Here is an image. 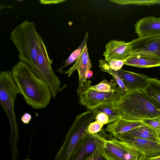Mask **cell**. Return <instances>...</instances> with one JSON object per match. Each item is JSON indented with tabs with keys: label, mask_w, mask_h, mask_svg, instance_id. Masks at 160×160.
Returning a JSON list of instances; mask_svg holds the SVG:
<instances>
[{
	"label": "cell",
	"mask_w": 160,
	"mask_h": 160,
	"mask_svg": "<svg viewBox=\"0 0 160 160\" xmlns=\"http://www.w3.org/2000/svg\"><path fill=\"white\" fill-rule=\"evenodd\" d=\"M143 91L146 93L155 108L160 112V80L157 78H150Z\"/></svg>",
	"instance_id": "cell-19"
},
{
	"label": "cell",
	"mask_w": 160,
	"mask_h": 160,
	"mask_svg": "<svg viewBox=\"0 0 160 160\" xmlns=\"http://www.w3.org/2000/svg\"><path fill=\"white\" fill-rule=\"evenodd\" d=\"M160 132L146 125H144L121 134L132 137L149 140L159 143Z\"/></svg>",
	"instance_id": "cell-18"
},
{
	"label": "cell",
	"mask_w": 160,
	"mask_h": 160,
	"mask_svg": "<svg viewBox=\"0 0 160 160\" xmlns=\"http://www.w3.org/2000/svg\"><path fill=\"white\" fill-rule=\"evenodd\" d=\"M134 26L138 37L160 34V17H144L139 20Z\"/></svg>",
	"instance_id": "cell-15"
},
{
	"label": "cell",
	"mask_w": 160,
	"mask_h": 160,
	"mask_svg": "<svg viewBox=\"0 0 160 160\" xmlns=\"http://www.w3.org/2000/svg\"><path fill=\"white\" fill-rule=\"evenodd\" d=\"M145 125L141 120H131L121 118L113 122L108 124L106 131L113 136L127 132L141 126Z\"/></svg>",
	"instance_id": "cell-16"
},
{
	"label": "cell",
	"mask_w": 160,
	"mask_h": 160,
	"mask_svg": "<svg viewBox=\"0 0 160 160\" xmlns=\"http://www.w3.org/2000/svg\"><path fill=\"white\" fill-rule=\"evenodd\" d=\"M103 150L107 160H132L139 152L115 137L106 140Z\"/></svg>",
	"instance_id": "cell-10"
},
{
	"label": "cell",
	"mask_w": 160,
	"mask_h": 160,
	"mask_svg": "<svg viewBox=\"0 0 160 160\" xmlns=\"http://www.w3.org/2000/svg\"><path fill=\"white\" fill-rule=\"evenodd\" d=\"M117 105H102L94 108L93 109L96 113L102 112L107 115L109 118V123H110L122 118L116 108Z\"/></svg>",
	"instance_id": "cell-20"
},
{
	"label": "cell",
	"mask_w": 160,
	"mask_h": 160,
	"mask_svg": "<svg viewBox=\"0 0 160 160\" xmlns=\"http://www.w3.org/2000/svg\"><path fill=\"white\" fill-rule=\"evenodd\" d=\"M103 53L105 60L117 59L124 60L132 53L131 42L112 39L105 46Z\"/></svg>",
	"instance_id": "cell-12"
},
{
	"label": "cell",
	"mask_w": 160,
	"mask_h": 160,
	"mask_svg": "<svg viewBox=\"0 0 160 160\" xmlns=\"http://www.w3.org/2000/svg\"><path fill=\"white\" fill-rule=\"evenodd\" d=\"M95 119L96 121L103 125L109 123V117L102 112L97 113Z\"/></svg>",
	"instance_id": "cell-28"
},
{
	"label": "cell",
	"mask_w": 160,
	"mask_h": 160,
	"mask_svg": "<svg viewBox=\"0 0 160 160\" xmlns=\"http://www.w3.org/2000/svg\"><path fill=\"white\" fill-rule=\"evenodd\" d=\"M29 160V159H26V160Z\"/></svg>",
	"instance_id": "cell-37"
},
{
	"label": "cell",
	"mask_w": 160,
	"mask_h": 160,
	"mask_svg": "<svg viewBox=\"0 0 160 160\" xmlns=\"http://www.w3.org/2000/svg\"><path fill=\"white\" fill-rule=\"evenodd\" d=\"M119 140L142 155L147 158L160 156V144L144 139L132 137L122 134L115 135Z\"/></svg>",
	"instance_id": "cell-9"
},
{
	"label": "cell",
	"mask_w": 160,
	"mask_h": 160,
	"mask_svg": "<svg viewBox=\"0 0 160 160\" xmlns=\"http://www.w3.org/2000/svg\"><path fill=\"white\" fill-rule=\"evenodd\" d=\"M31 114L28 113H25L22 116L21 120L24 123L28 124L31 121Z\"/></svg>",
	"instance_id": "cell-30"
},
{
	"label": "cell",
	"mask_w": 160,
	"mask_h": 160,
	"mask_svg": "<svg viewBox=\"0 0 160 160\" xmlns=\"http://www.w3.org/2000/svg\"><path fill=\"white\" fill-rule=\"evenodd\" d=\"M106 135L103 128L95 134H91L87 130L70 160H84L97 152L103 156Z\"/></svg>",
	"instance_id": "cell-8"
},
{
	"label": "cell",
	"mask_w": 160,
	"mask_h": 160,
	"mask_svg": "<svg viewBox=\"0 0 160 160\" xmlns=\"http://www.w3.org/2000/svg\"><path fill=\"white\" fill-rule=\"evenodd\" d=\"M16 1H18V2H22V1H23L24 0H16Z\"/></svg>",
	"instance_id": "cell-36"
},
{
	"label": "cell",
	"mask_w": 160,
	"mask_h": 160,
	"mask_svg": "<svg viewBox=\"0 0 160 160\" xmlns=\"http://www.w3.org/2000/svg\"><path fill=\"white\" fill-rule=\"evenodd\" d=\"M117 84L115 79H112L109 82L105 79L98 84L93 86H91L90 88L97 91L111 92L115 90Z\"/></svg>",
	"instance_id": "cell-23"
},
{
	"label": "cell",
	"mask_w": 160,
	"mask_h": 160,
	"mask_svg": "<svg viewBox=\"0 0 160 160\" xmlns=\"http://www.w3.org/2000/svg\"><path fill=\"white\" fill-rule=\"evenodd\" d=\"M51 64L46 46L40 36L38 53L35 66L32 68L37 70L43 76L49 86L52 97L55 98L59 90L61 82L59 78L54 72Z\"/></svg>",
	"instance_id": "cell-7"
},
{
	"label": "cell",
	"mask_w": 160,
	"mask_h": 160,
	"mask_svg": "<svg viewBox=\"0 0 160 160\" xmlns=\"http://www.w3.org/2000/svg\"><path fill=\"white\" fill-rule=\"evenodd\" d=\"M131 42L132 53L160 59V34L138 37Z\"/></svg>",
	"instance_id": "cell-11"
},
{
	"label": "cell",
	"mask_w": 160,
	"mask_h": 160,
	"mask_svg": "<svg viewBox=\"0 0 160 160\" xmlns=\"http://www.w3.org/2000/svg\"><path fill=\"white\" fill-rule=\"evenodd\" d=\"M88 35V33L87 32L84 36L82 43L77 49L71 53L68 58L65 61V64L57 70V71L60 73H64V72L62 70L63 68L78 60L82 54L85 47L87 45Z\"/></svg>",
	"instance_id": "cell-21"
},
{
	"label": "cell",
	"mask_w": 160,
	"mask_h": 160,
	"mask_svg": "<svg viewBox=\"0 0 160 160\" xmlns=\"http://www.w3.org/2000/svg\"><path fill=\"white\" fill-rule=\"evenodd\" d=\"M117 72L127 88V91H144L150 79L145 74L135 73L122 69Z\"/></svg>",
	"instance_id": "cell-14"
},
{
	"label": "cell",
	"mask_w": 160,
	"mask_h": 160,
	"mask_svg": "<svg viewBox=\"0 0 160 160\" xmlns=\"http://www.w3.org/2000/svg\"><path fill=\"white\" fill-rule=\"evenodd\" d=\"M96 114L93 109H89L76 117L54 160H70L88 126L95 119Z\"/></svg>",
	"instance_id": "cell-5"
},
{
	"label": "cell",
	"mask_w": 160,
	"mask_h": 160,
	"mask_svg": "<svg viewBox=\"0 0 160 160\" xmlns=\"http://www.w3.org/2000/svg\"><path fill=\"white\" fill-rule=\"evenodd\" d=\"M138 160H160V156L151 157L147 158L142 155Z\"/></svg>",
	"instance_id": "cell-32"
},
{
	"label": "cell",
	"mask_w": 160,
	"mask_h": 160,
	"mask_svg": "<svg viewBox=\"0 0 160 160\" xmlns=\"http://www.w3.org/2000/svg\"><path fill=\"white\" fill-rule=\"evenodd\" d=\"M40 36L35 24L25 20L12 31L9 37L19 52L20 60L32 68L38 53Z\"/></svg>",
	"instance_id": "cell-3"
},
{
	"label": "cell",
	"mask_w": 160,
	"mask_h": 160,
	"mask_svg": "<svg viewBox=\"0 0 160 160\" xmlns=\"http://www.w3.org/2000/svg\"><path fill=\"white\" fill-rule=\"evenodd\" d=\"M122 118L141 120L158 118L160 112L143 91H127L116 105Z\"/></svg>",
	"instance_id": "cell-2"
},
{
	"label": "cell",
	"mask_w": 160,
	"mask_h": 160,
	"mask_svg": "<svg viewBox=\"0 0 160 160\" xmlns=\"http://www.w3.org/2000/svg\"><path fill=\"white\" fill-rule=\"evenodd\" d=\"M12 72L19 93L28 105L39 109L49 104L52 97L51 91L39 71L20 60L12 68Z\"/></svg>",
	"instance_id": "cell-1"
},
{
	"label": "cell",
	"mask_w": 160,
	"mask_h": 160,
	"mask_svg": "<svg viewBox=\"0 0 160 160\" xmlns=\"http://www.w3.org/2000/svg\"><path fill=\"white\" fill-rule=\"evenodd\" d=\"M99 68L101 71L108 73L114 78L118 86L121 88L122 95H123L127 92V89L118 74L117 71L111 68L105 60L101 59L99 60Z\"/></svg>",
	"instance_id": "cell-22"
},
{
	"label": "cell",
	"mask_w": 160,
	"mask_h": 160,
	"mask_svg": "<svg viewBox=\"0 0 160 160\" xmlns=\"http://www.w3.org/2000/svg\"><path fill=\"white\" fill-rule=\"evenodd\" d=\"M138 156L139 154L137 155L134 157L132 160H138Z\"/></svg>",
	"instance_id": "cell-34"
},
{
	"label": "cell",
	"mask_w": 160,
	"mask_h": 160,
	"mask_svg": "<svg viewBox=\"0 0 160 160\" xmlns=\"http://www.w3.org/2000/svg\"><path fill=\"white\" fill-rule=\"evenodd\" d=\"M159 143L160 144V132L159 134Z\"/></svg>",
	"instance_id": "cell-35"
},
{
	"label": "cell",
	"mask_w": 160,
	"mask_h": 160,
	"mask_svg": "<svg viewBox=\"0 0 160 160\" xmlns=\"http://www.w3.org/2000/svg\"><path fill=\"white\" fill-rule=\"evenodd\" d=\"M103 125L96 121L91 122L88 126L87 131L91 134H95L99 132L102 129Z\"/></svg>",
	"instance_id": "cell-27"
},
{
	"label": "cell",
	"mask_w": 160,
	"mask_h": 160,
	"mask_svg": "<svg viewBox=\"0 0 160 160\" xmlns=\"http://www.w3.org/2000/svg\"><path fill=\"white\" fill-rule=\"evenodd\" d=\"M141 121L145 125L158 132H160V117L143 119Z\"/></svg>",
	"instance_id": "cell-25"
},
{
	"label": "cell",
	"mask_w": 160,
	"mask_h": 160,
	"mask_svg": "<svg viewBox=\"0 0 160 160\" xmlns=\"http://www.w3.org/2000/svg\"><path fill=\"white\" fill-rule=\"evenodd\" d=\"M39 1L40 2L41 4H57L59 3H61L63 2L66 1L65 0H40Z\"/></svg>",
	"instance_id": "cell-31"
},
{
	"label": "cell",
	"mask_w": 160,
	"mask_h": 160,
	"mask_svg": "<svg viewBox=\"0 0 160 160\" xmlns=\"http://www.w3.org/2000/svg\"><path fill=\"white\" fill-rule=\"evenodd\" d=\"M93 73L92 70H89L87 72L86 77L87 78H90L93 76Z\"/></svg>",
	"instance_id": "cell-33"
},
{
	"label": "cell",
	"mask_w": 160,
	"mask_h": 160,
	"mask_svg": "<svg viewBox=\"0 0 160 160\" xmlns=\"http://www.w3.org/2000/svg\"><path fill=\"white\" fill-rule=\"evenodd\" d=\"M18 88L13 78L12 71L0 72V103L8 118L11 128L9 141L12 150L17 149L19 130L14 111V104Z\"/></svg>",
	"instance_id": "cell-4"
},
{
	"label": "cell",
	"mask_w": 160,
	"mask_h": 160,
	"mask_svg": "<svg viewBox=\"0 0 160 160\" xmlns=\"http://www.w3.org/2000/svg\"><path fill=\"white\" fill-rule=\"evenodd\" d=\"M91 67L92 63L86 45L82 54L74 65L65 72V74H68V77H69L75 70H78L79 76V86L77 92L78 94L82 92L84 89L85 84L87 82L86 74L87 72L90 70Z\"/></svg>",
	"instance_id": "cell-13"
},
{
	"label": "cell",
	"mask_w": 160,
	"mask_h": 160,
	"mask_svg": "<svg viewBox=\"0 0 160 160\" xmlns=\"http://www.w3.org/2000/svg\"><path fill=\"white\" fill-rule=\"evenodd\" d=\"M84 160H107L99 152H97L92 155L88 157Z\"/></svg>",
	"instance_id": "cell-29"
},
{
	"label": "cell",
	"mask_w": 160,
	"mask_h": 160,
	"mask_svg": "<svg viewBox=\"0 0 160 160\" xmlns=\"http://www.w3.org/2000/svg\"><path fill=\"white\" fill-rule=\"evenodd\" d=\"M110 1L120 5L134 4L150 6L160 4V0H111Z\"/></svg>",
	"instance_id": "cell-24"
},
{
	"label": "cell",
	"mask_w": 160,
	"mask_h": 160,
	"mask_svg": "<svg viewBox=\"0 0 160 160\" xmlns=\"http://www.w3.org/2000/svg\"><path fill=\"white\" fill-rule=\"evenodd\" d=\"M91 81H87L82 91L79 94V103L88 109H93L100 105L118 104L122 96V90L118 86L112 92L95 91L90 88Z\"/></svg>",
	"instance_id": "cell-6"
},
{
	"label": "cell",
	"mask_w": 160,
	"mask_h": 160,
	"mask_svg": "<svg viewBox=\"0 0 160 160\" xmlns=\"http://www.w3.org/2000/svg\"><path fill=\"white\" fill-rule=\"evenodd\" d=\"M124 61V64L138 68L160 66V58L141 54L132 53Z\"/></svg>",
	"instance_id": "cell-17"
},
{
	"label": "cell",
	"mask_w": 160,
	"mask_h": 160,
	"mask_svg": "<svg viewBox=\"0 0 160 160\" xmlns=\"http://www.w3.org/2000/svg\"><path fill=\"white\" fill-rule=\"evenodd\" d=\"M105 60L111 68L116 71L121 69L124 64V61L123 60L112 59Z\"/></svg>",
	"instance_id": "cell-26"
}]
</instances>
